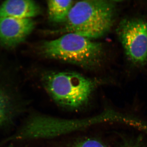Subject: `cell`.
<instances>
[{
	"mask_svg": "<svg viewBox=\"0 0 147 147\" xmlns=\"http://www.w3.org/2000/svg\"><path fill=\"white\" fill-rule=\"evenodd\" d=\"M9 105L8 96L0 90V125L7 118L9 112Z\"/></svg>",
	"mask_w": 147,
	"mask_h": 147,
	"instance_id": "9",
	"label": "cell"
},
{
	"mask_svg": "<svg viewBox=\"0 0 147 147\" xmlns=\"http://www.w3.org/2000/svg\"><path fill=\"white\" fill-rule=\"evenodd\" d=\"M39 11L37 3L30 0H9L0 5V17L32 18L37 16Z\"/></svg>",
	"mask_w": 147,
	"mask_h": 147,
	"instance_id": "7",
	"label": "cell"
},
{
	"mask_svg": "<svg viewBox=\"0 0 147 147\" xmlns=\"http://www.w3.org/2000/svg\"><path fill=\"white\" fill-rule=\"evenodd\" d=\"M74 4V1L71 0L47 1L49 19L54 23H65Z\"/></svg>",
	"mask_w": 147,
	"mask_h": 147,
	"instance_id": "8",
	"label": "cell"
},
{
	"mask_svg": "<svg viewBox=\"0 0 147 147\" xmlns=\"http://www.w3.org/2000/svg\"><path fill=\"white\" fill-rule=\"evenodd\" d=\"M103 122H107L105 112L92 117L79 120L36 116L27 123L21 131L20 137L23 139L51 138Z\"/></svg>",
	"mask_w": 147,
	"mask_h": 147,
	"instance_id": "5",
	"label": "cell"
},
{
	"mask_svg": "<svg viewBox=\"0 0 147 147\" xmlns=\"http://www.w3.org/2000/svg\"><path fill=\"white\" fill-rule=\"evenodd\" d=\"M123 147H141L139 145L135 144H127L126 146H124Z\"/></svg>",
	"mask_w": 147,
	"mask_h": 147,
	"instance_id": "11",
	"label": "cell"
},
{
	"mask_svg": "<svg viewBox=\"0 0 147 147\" xmlns=\"http://www.w3.org/2000/svg\"><path fill=\"white\" fill-rule=\"evenodd\" d=\"M34 26L32 18L0 17V43L6 47H15L26 39Z\"/></svg>",
	"mask_w": 147,
	"mask_h": 147,
	"instance_id": "6",
	"label": "cell"
},
{
	"mask_svg": "<svg viewBox=\"0 0 147 147\" xmlns=\"http://www.w3.org/2000/svg\"><path fill=\"white\" fill-rule=\"evenodd\" d=\"M117 4L115 1L105 0L80 1L75 3L61 30L90 39L104 36L113 26Z\"/></svg>",
	"mask_w": 147,
	"mask_h": 147,
	"instance_id": "1",
	"label": "cell"
},
{
	"mask_svg": "<svg viewBox=\"0 0 147 147\" xmlns=\"http://www.w3.org/2000/svg\"><path fill=\"white\" fill-rule=\"evenodd\" d=\"M127 61L140 68L147 64V16L134 14L124 17L116 29Z\"/></svg>",
	"mask_w": 147,
	"mask_h": 147,
	"instance_id": "4",
	"label": "cell"
},
{
	"mask_svg": "<svg viewBox=\"0 0 147 147\" xmlns=\"http://www.w3.org/2000/svg\"><path fill=\"white\" fill-rule=\"evenodd\" d=\"M40 50L46 57L87 68L100 65L104 54L101 43L73 33L45 41Z\"/></svg>",
	"mask_w": 147,
	"mask_h": 147,
	"instance_id": "2",
	"label": "cell"
},
{
	"mask_svg": "<svg viewBox=\"0 0 147 147\" xmlns=\"http://www.w3.org/2000/svg\"><path fill=\"white\" fill-rule=\"evenodd\" d=\"M69 147H106L101 142L94 139H87Z\"/></svg>",
	"mask_w": 147,
	"mask_h": 147,
	"instance_id": "10",
	"label": "cell"
},
{
	"mask_svg": "<svg viewBox=\"0 0 147 147\" xmlns=\"http://www.w3.org/2000/svg\"><path fill=\"white\" fill-rule=\"evenodd\" d=\"M43 85L57 103L76 109L86 104L98 85L97 82L76 72H51L45 74Z\"/></svg>",
	"mask_w": 147,
	"mask_h": 147,
	"instance_id": "3",
	"label": "cell"
}]
</instances>
